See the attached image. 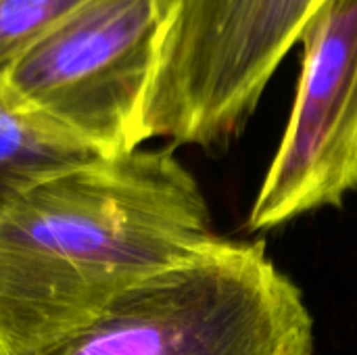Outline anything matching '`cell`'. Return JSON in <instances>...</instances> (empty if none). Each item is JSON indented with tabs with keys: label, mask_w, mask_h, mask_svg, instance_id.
<instances>
[{
	"label": "cell",
	"mask_w": 357,
	"mask_h": 355,
	"mask_svg": "<svg viewBox=\"0 0 357 355\" xmlns=\"http://www.w3.org/2000/svg\"><path fill=\"white\" fill-rule=\"evenodd\" d=\"M218 239L172 149L96 157L38 182L0 213V355L46 354Z\"/></svg>",
	"instance_id": "obj_1"
},
{
	"label": "cell",
	"mask_w": 357,
	"mask_h": 355,
	"mask_svg": "<svg viewBox=\"0 0 357 355\" xmlns=\"http://www.w3.org/2000/svg\"><path fill=\"white\" fill-rule=\"evenodd\" d=\"M326 0H169L140 115V142L222 146Z\"/></svg>",
	"instance_id": "obj_3"
},
{
	"label": "cell",
	"mask_w": 357,
	"mask_h": 355,
	"mask_svg": "<svg viewBox=\"0 0 357 355\" xmlns=\"http://www.w3.org/2000/svg\"><path fill=\"white\" fill-rule=\"evenodd\" d=\"M42 355H314V320L261 241L220 236Z\"/></svg>",
	"instance_id": "obj_2"
},
{
	"label": "cell",
	"mask_w": 357,
	"mask_h": 355,
	"mask_svg": "<svg viewBox=\"0 0 357 355\" xmlns=\"http://www.w3.org/2000/svg\"><path fill=\"white\" fill-rule=\"evenodd\" d=\"M301 75L249 232L339 207L357 192V0H326L301 33Z\"/></svg>",
	"instance_id": "obj_5"
},
{
	"label": "cell",
	"mask_w": 357,
	"mask_h": 355,
	"mask_svg": "<svg viewBox=\"0 0 357 355\" xmlns=\"http://www.w3.org/2000/svg\"><path fill=\"white\" fill-rule=\"evenodd\" d=\"M100 155L17 113L0 96V213L25 190Z\"/></svg>",
	"instance_id": "obj_6"
},
{
	"label": "cell",
	"mask_w": 357,
	"mask_h": 355,
	"mask_svg": "<svg viewBox=\"0 0 357 355\" xmlns=\"http://www.w3.org/2000/svg\"><path fill=\"white\" fill-rule=\"evenodd\" d=\"M167 2L90 0L0 71V96L100 157L140 149Z\"/></svg>",
	"instance_id": "obj_4"
},
{
	"label": "cell",
	"mask_w": 357,
	"mask_h": 355,
	"mask_svg": "<svg viewBox=\"0 0 357 355\" xmlns=\"http://www.w3.org/2000/svg\"><path fill=\"white\" fill-rule=\"evenodd\" d=\"M90 0H0V71Z\"/></svg>",
	"instance_id": "obj_7"
}]
</instances>
